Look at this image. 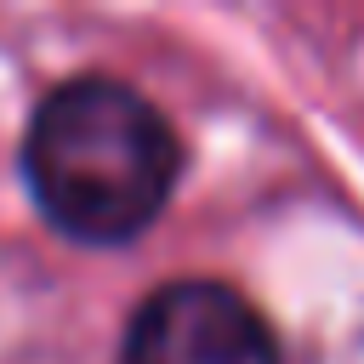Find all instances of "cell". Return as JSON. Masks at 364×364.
Here are the masks:
<instances>
[{"instance_id":"1","label":"cell","mask_w":364,"mask_h":364,"mask_svg":"<svg viewBox=\"0 0 364 364\" xmlns=\"http://www.w3.org/2000/svg\"><path fill=\"white\" fill-rule=\"evenodd\" d=\"M182 176L171 119L125 80L57 85L23 136V182L40 216L80 245H131L154 228Z\"/></svg>"},{"instance_id":"2","label":"cell","mask_w":364,"mask_h":364,"mask_svg":"<svg viewBox=\"0 0 364 364\" xmlns=\"http://www.w3.org/2000/svg\"><path fill=\"white\" fill-rule=\"evenodd\" d=\"M119 364H279V336L233 284L171 279L131 313Z\"/></svg>"}]
</instances>
